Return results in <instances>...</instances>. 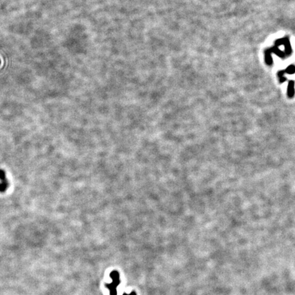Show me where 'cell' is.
Returning <instances> with one entry per match:
<instances>
[{
	"mask_svg": "<svg viewBox=\"0 0 295 295\" xmlns=\"http://www.w3.org/2000/svg\"><path fill=\"white\" fill-rule=\"evenodd\" d=\"M110 277L112 279V282L110 284H105V287L109 289L110 295H118L117 288L120 284V273L118 271H113L111 272Z\"/></svg>",
	"mask_w": 295,
	"mask_h": 295,
	"instance_id": "cell-1",
	"label": "cell"
},
{
	"mask_svg": "<svg viewBox=\"0 0 295 295\" xmlns=\"http://www.w3.org/2000/svg\"><path fill=\"white\" fill-rule=\"evenodd\" d=\"M0 179L2 180L0 182V192H4L8 187V183L6 179V173L2 169H0Z\"/></svg>",
	"mask_w": 295,
	"mask_h": 295,
	"instance_id": "cell-2",
	"label": "cell"
},
{
	"mask_svg": "<svg viewBox=\"0 0 295 295\" xmlns=\"http://www.w3.org/2000/svg\"><path fill=\"white\" fill-rule=\"evenodd\" d=\"M123 295H137L136 294V292H135V291H133V292H131V293H129V294H127V293H124Z\"/></svg>",
	"mask_w": 295,
	"mask_h": 295,
	"instance_id": "cell-3",
	"label": "cell"
}]
</instances>
